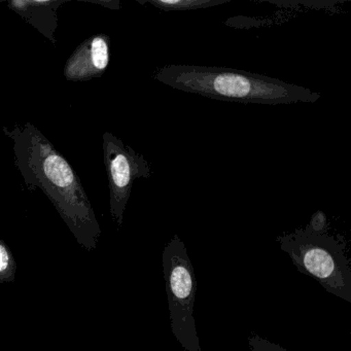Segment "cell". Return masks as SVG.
<instances>
[{"label":"cell","instance_id":"1","mask_svg":"<svg viewBox=\"0 0 351 351\" xmlns=\"http://www.w3.org/2000/svg\"><path fill=\"white\" fill-rule=\"evenodd\" d=\"M3 133L13 141L15 165L28 190L40 189L77 243L87 252L95 250L101 228L85 188L69 161L32 123L3 127Z\"/></svg>","mask_w":351,"mask_h":351},{"label":"cell","instance_id":"2","mask_svg":"<svg viewBox=\"0 0 351 351\" xmlns=\"http://www.w3.org/2000/svg\"><path fill=\"white\" fill-rule=\"evenodd\" d=\"M155 80L173 89L210 99L239 104H313L318 92L260 73L200 65H166L158 69Z\"/></svg>","mask_w":351,"mask_h":351},{"label":"cell","instance_id":"3","mask_svg":"<svg viewBox=\"0 0 351 351\" xmlns=\"http://www.w3.org/2000/svg\"><path fill=\"white\" fill-rule=\"evenodd\" d=\"M277 241L300 272L315 279L328 293L351 303V266L344 236L316 233L306 226L282 234Z\"/></svg>","mask_w":351,"mask_h":351},{"label":"cell","instance_id":"9","mask_svg":"<svg viewBox=\"0 0 351 351\" xmlns=\"http://www.w3.org/2000/svg\"><path fill=\"white\" fill-rule=\"evenodd\" d=\"M17 270V262L11 248L0 239V285L14 282Z\"/></svg>","mask_w":351,"mask_h":351},{"label":"cell","instance_id":"6","mask_svg":"<svg viewBox=\"0 0 351 351\" xmlns=\"http://www.w3.org/2000/svg\"><path fill=\"white\" fill-rule=\"evenodd\" d=\"M110 38L99 34L84 40L65 63V79L81 83L102 77L110 65Z\"/></svg>","mask_w":351,"mask_h":351},{"label":"cell","instance_id":"4","mask_svg":"<svg viewBox=\"0 0 351 351\" xmlns=\"http://www.w3.org/2000/svg\"><path fill=\"white\" fill-rule=\"evenodd\" d=\"M172 334L184 350L202 351L195 322L197 280L186 245L178 235L162 252Z\"/></svg>","mask_w":351,"mask_h":351},{"label":"cell","instance_id":"11","mask_svg":"<svg viewBox=\"0 0 351 351\" xmlns=\"http://www.w3.org/2000/svg\"><path fill=\"white\" fill-rule=\"evenodd\" d=\"M307 226L316 233H326L330 231V223H328V217L320 210L316 211L312 215L310 223Z\"/></svg>","mask_w":351,"mask_h":351},{"label":"cell","instance_id":"10","mask_svg":"<svg viewBox=\"0 0 351 351\" xmlns=\"http://www.w3.org/2000/svg\"><path fill=\"white\" fill-rule=\"evenodd\" d=\"M248 344H250V351H287L280 345L266 340L256 334L252 335L248 338Z\"/></svg>","mask_w":351,"mask_h":351},{"label":"cell","instance_id":"5","mask_svg":"<svg viewBox=\"0 0 351 351\" xmlns=\"http://www.w3.org/2000/svg\"><path fill=\"white\" fill-rule=\"evenodd\" d=\"M102 141L104 165L110 189V217L121 228L133 184L138 178H149L152 174L151 167L143 155L125 145L112 133H104Z\"/></svg>","mask_w":351,"mask_h":351},{"label":"cell","instance_id":"8","mask_svg":"<svg viewBox=\"0 0 351 351\" xmlns=\"http://www.w3.org/2000/svg\"><path fill=\"white\" fill-rule=\"evenodd\" d=\"M138 3L143 5L149 3L161 11L182 12L209 9V8L230 3V0H145Z\"/></svg>","mask_w":351,"mask_h":351},{"label":"cell","instance_id":"7","mask_svg":"<svg viewBox=\"0 0 351 351\" xmlns=\"http://www.w3.org/2000/svg\"><path fill=\"white\" fill-rule=\"evenodd\" d=\"M66 1H38V0H15L10 1V9L44 34L52 44H56L58 27V10Z\"/></svg>","mask_w":351,"mask_h":351}]
</instances>
